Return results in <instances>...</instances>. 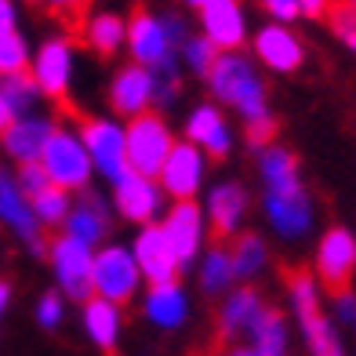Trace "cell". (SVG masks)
Masks as SVG:
<instances>
[{"mask_svg":"<svg viewBox=\"0 0 356 356\" xmlns=\"http://www.w3.org/2000/svg\"><path fill=\"white\" fill-rule=\"evenodd\" d=\"M258 178H262V211H266L269 229L280 240H287V244L309 236L316 225V207L302 182L298 156L277 142L266 145L258 153Z\"/></svg>","mask_w":356,"mask_h":356,"instance_id":"6da1fadb","label":"cell"},{"mask_svg":"<svg viewBox=\"0 0 356 356\" xmlns=\"http://www.w3.org/2000/svg\"><path fill=\"white\" fill-rule=\"evenodd\" d=\"M204 80L215 95V106L233 109L244 124L269 117V88H266L262 73H258L254 58H248L244 51L218 55Z\"/></svg>","mask_w":356,"mask_h":356,"instance_id":"7a4b0ae2","label":"cell"},{"mask_svg":"<svg viewBox=\"0 0 356 356\" xmlns=\"http://www.w3.org/2000/svg\"><path fill=\"white\" fill-rule=\"evenodd\" d=\"M284 284H287V302H291V313H295L298 327H302L309 356H346L342 334H338L334 320L323 309V295H320V284L313 273L291 269Z\"/></svg>","mask_w":356,"mask_h":356,"instance_id":"3957f363","label":"cell"},{"mask_svg":"<svg viewBox=\"0 0 356 356\" xmlns=\"http://www.w3.org/2000/svg\"><path fill=\"white\" fill-rule=\"evenodd\" d=\"M40 171L47 175V182L55 189L70 193V197L91 189L95 171H91V160H88V149H84V142H80L76 127L55 124V131H51V138H47L44 153H40Z\"/></svg>","mask_w":356,"mask_h":356,"instance_id":"277c9868","label":"cell"},{"mask_svg":"<svg viewBox=\"0 0 356 356\" xmlns=\"http://www.w3.org/2000/svg\"><path fill=\"white\" fill-rule=\"evenodd\" d=\"M175 131L164 120V113H142L135 120H124V149H127V171L142 178H156L164 160L175 145Z\"/></svg>","mask_w":356,"mask_h":356,"instance_id":"5b68a950","label":"cell"},{"mask_svg":"<svg viewBox=\"0 0 356 356\" xmlns=\"http://www.w3.org/2000/svg\"><path fill=\"white\" fill-rule=\"evenodd\" d=\"M142 291V273L131 258V248L124 244H102L95 248V262H91V298H102L113 305L131 302Z\"/></svg>","mask_w":356,"mask_h":356,"instance_id":"8992f818","label":"cell"},{"mask_svg":"<svg viewBox=\"0 0 356 356\" xmlns=\"http://www.w3.org/2000/svg\"><path fill=\"white\" fill-rule=\"evenodd\" d=\"M73 73H76V44L66 33L40 40L37 51L29 55V80H33L40 99H51V102L70 99Z\"/></svg>","mask_w":356,"mask_h":356,"instance_id":"52a82bcc","label":"cell"},{"mask_svg":"<svg viewBox=\"0 0 356 356\" xmlns=\"http://www.w3.org/2000/svg\"><path fill=\"white\" fill-rule=\"evenodd\" d=\"M80 142L88 149L91 171L106 178L113 186L120 175H127V149H124V120L113 117H88L84 124L76 127Z\"/></svg>","mask_w":356,"mask_h":356,"instance_id":"ba28073f","label":"cell"},{"mask_svg":"<svg viewBox=\"0 0 356 356\" xmlns=\"http://www.w3.org/2000/svg\"><path fill=\"white\" fill-rule=\"evenodd\" d=\"M47 266H51L55 280H58V295L62 298H73L84 305L91 298V262H95V251L70 240L66 233L58 236H47Z\"/></svg>","mask_w":356,"mask_h":356,"instance_id":"9c48e42d","label":"cell"},{"mask_svg":"<svg viewBox=\"0 0 356 356\" xmlns=\"http://www.w3.org/2000/svg\"><path fill=\"white\" fill-rule=\"evenodd\" d=\"M309 273L316 277L320 287L331 291V295L349 291L353 277H356V233L346 229V225H331V229L320 236Z\"/></svg>","mask_w":356,"mask_h":356,"instance_id":"30bf717a","label":"cell"},{"mask_svg":"<svg viewBox=\"0 0 356 356\" xmlns=\"http://www.w3.org/2000/svg\"><path fill=\"white\" fill-rule=\"evenodd\" d=\"M156 225H160V233H164V240H168L178 269L197 266V258L204 254V240H207V233H211L207 229V218H204V207L197 200L171 204Z\"/></svg>","mask_w":356,"mask_h":356,"instance_id":"8fae6325","label":"cell"},{"mask_svg":"<svg viewBox=\"0 0 356 356\" xmlns=\"http://www.w3.org/2000/svg\"><path fill=\"white\" fill-rule=\"evenodd\" d=\"M109 207H117V215L124 222L145 229V225H156L160 218H164L168 197H164V189L156 186V178H142L135 171H127V175H120L117 182H113Z\"/></svg>","mask_w":356,"mask_h":356,"instance_id":"7c38bea8","label":"cell"},{"mask_svg":"<svg viewBox=\"0 0 356 356\" xmlns=\"http://www.w3.org/2000/svg\"><path fill=\"white\" fill-rule=\"evenodd\" d=\"M204 178H207V156L178 138L171 145V153L164 160V168L156 171V186L164 189V197L182 204V200H197V193L204 189Z\"/></svg>","mask_w":356,"mask_h":356,"instance_id":"4fadbf2b","label":"cell"},{"mask_svg":"<svg viewBox=\"0 0 356 356\" xmlns=\"http://www.w3.org/2000/svg\"><path fill=\"white\" fill-rule=\"evenodd\" d=\"M182 142L197 145L207 160H225L233 153V124L215 102H197L182 120Z\"/></svg>","mask_w":356,"mask_h":356,"instance_id":"5bb4252c","label":"cell"},{"mask_svg":"<svg viewBox=\"0 0 356 356\" xmlns=\"http://www.w3.org/2000/svg\"><path fill=\"white\" fill-rule=\"evenodd\" d=\"M124 47H127V55H131V62L142 66V70H156L160 62L175 58V47L168 40L164 19H160V11H149V8H138V11L127 15Z\"/></svg>","mask_w":356,"mask_h":356,"instance_id":"9a60e30c","label":"cell"},{"mask_svg":"<svg viewBox=\"0 0 356 356\" xmlns=\"http://www.w3.org/2000/svg\"><path fill=\"white\" fill-rule=\"evenodd\" d=\"M251 51H254V66H262L269 73H298L305 66V44L291 26L266 22L262 29L251 33Z\"/></svg>","mask_w":356,"mask_h":356,"instance_id":"2e32d148","label":"cell"},{"mask_svg":"<svg viewBox=\"0 0 356 356\" xmlns=\"http://www.w3.org/2000/svg\"><path fill=\"white\" fill-rule=\"evenodd\" d=\"M109 229H113V207L106 197H99L95 189H84V193H76L73 197V207H70V215L66 222H62V233H66L70 240H76V244H84V248H102L109 244Z\"/></svg>","mask_w":356,"mask_h":356,"instance_id":"e0dca14e","label":"cell"},{"mask_svg":"<svg viewBox=\"0 0 356 356\" xmlns=\"http://www.w3.org/2000/svg\"><path fill=\"white\" fill-rule=\"evenodd\" d=\"M200 37L211 44L218 55L240 51L251 37L244 4H240V0H215L211 8H204L200 11Z\"/></svg>","mask_w":356,"mask_h":356,"instance_id":"ac0fdd59","label":"cell"},{"mask_svg":"<svg viewBox=\"0 0 356 356\" xmlns=\"http://www.w3.org/2000/svg\"><path fill=\"white\" fill-rule=\"evenodd\" d=\"M204 207V218H207V229L215 236H240L244 233V222H248V211H251V197L240 182H215L207 189V200L200 204Z\"/></svg>","mask_w":356,"mask_h":356,"instance_id":"d6986e66","label":"cell"},{"mask_svg":"<svg viewBox=\"0 0 356 356\" xmlns=\"http://www.w3.org/2000/svg\"><path fill=\"white\" fill-rule=\"evenodd\" d=\"M0 225H8L33 254L47 251V233L40 229V222L33 218V207H29V200L19 193L15 178L4 168H0Z\"/></svg>","mask_w":356,"mask_h":356,"instance_id":"ffe728a7","label":"cell"},{"mask_svg":"<svg viewBox=\"0 0 356 356\" xmlns=\"http://www.w3.org/2000/svg\"><path fill=\"white\" fill-rule=\"evenodd\" d=\"M109 106L124 120H135V117H142V113H149L153 109V76H149V70L135 66V62L120 66L109 76Z\"/></svg>","mask_w":356,"mask_h":356,"instance_id":"44dd1931","label":"cell"},{"mask_svg":"<svg viewBox=\"0 0 356 356\" xmlns=\"http://www.w3.org/2000/svg\"><path fill=\"white\" fill-rule=\"evenodd\" d=\"M131 258H135L142 280L149 287L175 284L178 273H182L178 262H175V254H171V248H168L164 233H160V225H145V229H138V236L131 240Z\"/></svg>","mask_w":356,"mask_h":356,"instance_id":"7402d4cb","label":"cell"},{"mask_svg":"<svg viewBox=\"0 0 356 356\" xmlns=\"http://www.w3.org/2000/svg\"><path fill=\"white\" fill-rule=\"evenodd\" d=\"M51 131H55L51 117H44V113H26V117H19L4 135H0V149H4L19 168L40 164V153H44L47 138H51Z\"/></svg>","mask_w":356,"mask_h":356,"instance_id":"603a6c76","label":"cell"},{"mask_svg":"<svg viewBox=\"0 0 356 356\" xmlns=\"http://www.w3.org/2000/svg\"><path fill=\"white\" fill-rule=\"evenodd\" d=\"M266 309H269V305H266V298L258 295L254 287H233L229 295L222 298L218 316H215L218 320V342H225V346L240 342Z\"/></svg>","mask_w":356,"mask_h":356,"instance_id":"cb8c5ba5","label":"cell"},{"mask_svg":"<svg viewBox=\"0 0 356 356\" xmlns=\"http://www.w3.org/2000/svg\"><path fill=\"white\" fill-rule=\"evenodd\" d=\"M225 356H287V320H284V313H277L269 305L240 342L225 346Z\"/></svg>","mask_w":356,"mask_h":356,"instance_id":"d4e9b609","label":"cell"},{"mask_svg":"<svg viewBox=\"0 0 356 356\" xmlns=\"http://www.w3.org/2000/svg\"><path fill=\"white\" fill-rule=\"evenodd\" d=\"M142 313L145 320L160 331H175L189 320V295L182 284H156V287H145V298H142Z\"/></svg>","mask_w":356,"mask_h":356,"instance_id":"484cf974","label":"cell"},{"mask_svg":"<svg viewBox=\"0 0 356 356\" xmlns=\"http://www.w3.org/2000/svg\"><path fill=\"white\" fill-rule=\"evenodd\" d=\"M124 37H127V19L120 11H109V8H99L84 15L80 22V40L84 47H91L99 58H113L124 47Z\"/></svg>","mask_w":356,"mask_h":356,"instance_id":"4316f807","label":"cell"},{"mask_svg":"<svg viewBox=\"0 0 356 356\" xmlns=\"http://www.w3.org/2000/svg\"><path fill=\"white\" fill-rule=\"evenodd\" d=\"M80 323H84V334L102 353H113L120 342V331H124V309L113 302H102V298H88L84 309H80Z\"/></svg>","mask_w":356,"mask_h":356,"instance_id":"83f0119b","label":"cell"},{"mask_svg":"<svg viewBox=\"0 0 356 356\" xmlns=\"http://www.w3.org/2000/svg\"><path fill=\"white\" fill-rule=\"evenodd\" d=\"M37 102H40V95L33 88V80H29V73H22V76H0V135H4L19 117L37 113Z\"/></svg>","mask_w":356,"mask_h":356,"instance_id":"f1b7e54d","label":"cell"},{"mask_svg":"<svg viewBox=\"0 0 356 356\" xmlns=\"http://www.w3.org/2000/svg\"><path fill=\"white\" fill-rule=\"evenodd\" d=\"M229 262H233V277L236 284H248V280H258L262 273L269 269V244L266 236L258 233H240L229 248Z\"/></svg>","mask_w":356,"mask_h":356,"instance_id":"f546056e","label":"cell"},{"mask_svg":"<svg viewBox=\"0 0 356 356\" xmlns=\"http://www.w3.org/2000/svg\"><path fill=\"white\" fill-rule=\"evenodd\" d=\"M197 284H200L204 295H229L233 284H236L229 248H207L197 258Z\"/></svg>","mask_w":356,"mask_h":356,"instance_id":"4dcf8cb0","label":"cell"},{"mask_svg":"<svg viewBox=\"0 0 356 356\" xmlns=\"http://www.w3.org/2000/svg\"><path fill=\"white\" fill-rule=\"evenodd\" d=\"M29 207H33V218L40 222V229H62V222H66L70 207H73V197L55 189V186H47L44 193H37L29 200Z\"/></svg>","mask_w":356,"mask_h":356,"instance_id":"1f68e13d","label":"cell"},{"mask_svg":"<svg viewBox=\"0 0 356 356\" xmlns=\"http://www.w3.org/2000/svg\"><path fill=\"white\" fill-rule=\"evenodd\" d=\"M149 76H153V113L175 106V99L182 95V66H178V55L160 62L156 70H149Z\"/></svg>","mask_w":356,"mask_h":356,"instance_id":"d6a6232c","label":"cell"},{"mask_svg":"<svg viewBox=\"0 0 356 356\" xmlns=\"http://www.w3.org/2000/svg\"><path fill=\"white\" fill-rule=\"evenodd\" d=\"M215 58H218V51H215V47L207 44L200 33H193L182 47H178V66H186L193 76H200V80H204L207 73H211Z\"/></svg>","mask_w":356,"mask_h":356,"instance_id":"836d02e7","label":"cell"},{"mask_svg":"<svg viewBox=\"0 0 356 356\" xmlns=\"http://www.w3.org/2000/svg\"><path fill=\"white\" fill-rule=\"evenodd\" d=\"M29 73V44L22 33H11L0 40V76H22Z\"/></svg>","mask_w":356,"mask_h":356,"instance_id":"e575fe53","label":"cell"},{"mask_svg":"<svg viewBox=\"0 0 356 356\" xmlns=\"http://www.w3.org/2000/svg\"><path fill=\"white\" fill-rule=\"evenodd\" d=\"M37 323L44 331H55L58 323H62V316H66V298L58 295V291H44V295L37 298Z\"/></svg>","mask_w":356,"mask_h":356,"instance_id":"d590c367","label":"cell"},{"mask_svg":"<svg viewBox=\"0 0 356 356\" xmlns=\"http://www.w3.org/2000/svg\"><path fill=\"white\" fill-rule=\"evenodd\" d=\"M244 138H248L251 149L262 153L266 145L277 142V117L269 113V117H262V120H251V124H244Z\"/></svg>","mask_w":356,"mask_h":356,"instance_id":"8d00e7d4","label":"cell"},{"mask_svg":"<svg viewBox=\"0 0 356 356\" xmlns=\"http://www.w3.org/2000/svg\"><path fill=\"white\" fill-rule=\"evenodd\" d=\"M15 186H19V193L26 200H33L37 193H44L51 182H47V175L40 171V164H26V168H19V175H15Z\"/></svg>","mask_w":356,"mask_h":356,"instance_id":"74e56055","label":"cell"},{"mask_svg":"<svg viewBox=\"0 0 356 356\" xmlns=\"http://www.w3.org/2000/svg\"><path fill=\"white\" fill-rule=\"evenodd\" d=\"M258 8H262L269 15V22H277V26H291L295 19H302L298 0H258Z\"/></svg>","mask_w":356,"mask_h":356,"instance_id":"f35d334b","label":"cell"},{"mask_svg":"<svg viewBox=\"0 0 356 356\" xmlns=\"http://www.w3.org/2000/svg\"><path fill=\"white\" fill-rule=\"evenodd\" d=\"M37 4H44V11L58 15V19H70V22H84V11L91 0H37Z\"/></svg>","mask_w":356,"mask_h":356,"instance_id":"ab89813d","label":"cell"},{"mask_svg":"<svg viewBox=\"0 0 356 356\" xmlns=\"http://www.w3.org/2000/svg\"><path fill=\"white\" fill-rule=\"evenodd\" d=\"M160 19H164V29H168L171 47L178 51V47L189 40V26H186V19H182V15H175V11H160Z\"/></svg>","mask_w":356,"mask_h":356,"instance_id":"60d3db41","label":"cell"},{"mask_svg":"<svg viewBox=\"0 0 356 356\" xmlns=\"http://www.w3.org/2000/svg\"><path fill=\"white\" fill-rule=\"evenodd\" d=\"M331 320H338V323H356V291L349 287V291H338L334 295V316Z\"/></svg>","mask_w":356,"mask_h":356,"instance_id":"b9f144b4","label":"cell"},{"mask_svg":"<svg viewBox=\"0 0 356 356\" xmlns=\"http://www.w3.org/2000/svg\"><path fill=\"white\" fill-rule=\"evenodd\" d=\"M19 33V4L15 0H0V40Z\"/></svg>","mask_w":356,"mask_h":356,"instance_id":"7bdbcfd3","label":"cell"},{"mask_svg":"<svg viewBox=\"0 0 356 356\" xmlns=\"http://www.w3.org/2000/svg\"><path fill=\"white\" fill-rule=\"evenodd\" d=\"M334 8V0H298V11L305 19H327Z\"/></svg>","mask_w":356,"mask_h":356,"instance_id":"ee69618b","label":"cell"},{"mask_svg":"<svg viewBox=\"0 0 356 356\" xmlns=\"http://www.w3.org/2000/svg\"><path fill=\"white\" fill-rule=\"evenodd\" d=\"M8 305H11V284H8V280H0V316L8 313Z\"/></svg>","mask_w":356,"mask_h":356,"instance_id":"f6af8a7d","label":"cell"},{"mask_svg":"<svg viewBox=\"0 0 356 356\" xmlns=\"http://www.w3.org/2000/svg\"><path fill=\"white\" fill-rule=\"evenodd\" d=\"M182 4H186V8H193V11H204V8H211L215 0H182Z\"/></svg>","mask_w":356,"mask_h":356,"instance_id":"bcb514c9","label":"cell"},{"mask_svg":"<svg viewBox=\"0 0 356 356\" xmlns=\"http://www.w3.org/2000/svg\"><path fill=\"white\" fill-rule=\"evenodd\" d=\"M338 4H342V0H338ZM346 8H349V4H346ZM349 11H353V19H356V8H349Z\"/></svg>","mask_w":356,"mask_h":356,"instance_id":"7dc6e473","label":"cell"},{"mask_svg":"<svg viewBox=\"0 0 356 356\" xmlns=\"http://www.w3.org/2000/svg\"><path fill=\"white\" fill-rule=\"evenodd\" d=\"M353 331H356V323H353Z\"/></svg>","mask_w":356,"mask_h":356,"instance_id":"c3c4849f","label":"cell"}]
</instances>
